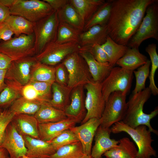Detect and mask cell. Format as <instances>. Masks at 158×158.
<instances>
[{
  "instance_id": "ab89813d",
  "label": "cell",
  "mask_w": 158,
  "mask_h": 158,
  "mask_svg": "<svg viewBox=\"0 0 158 158\" xmlns=\"http://www.w3.org/2000/svg\"><path fill=\"white\" fill-rule=\"evenodd\" d=\"M37 92L43 104H48L52 95V83L41 82H30Z\"/></svg>"
},
{
  "instance_id": "74e56055",
  "label": "cell",
  "mask_w": 158,
  "mask_h": 158,
  "mask_svg": "<svg viewBox=\"0 0 158 158\" xmlns=\"http://www.w3.org/2000/svg\"><path fill=\"white\" fill-rule=\"evenodd\" d=\"M150 65V61L148 59L146 63L138 68L137 71H133L135 77L136 84L133 94L140 92L146 88L145 82L149 76Z\"/></svg>"
},
{
  "instance_id": "484cf974",
  "label": "cell",
  "mask_w": 158,
  "mask_h": 158,
  "mask_svg": "<svg viewBox=\"0 0 158 158\" xmlns=\"http://www.w3.org/2000/svg\"><path fill=\"white\" fill-rule=\"evenodd\" d=\"M59 23L66 24L82 32L83 31L85 23L75 9L69 2L57 11Z\"/></svg>"
},
{
  "instance_id": "83f0119b",
  "label": "cell",
  "mask_w": 158,
  "mask_h": 158,
  "mask_svg": "<svg viewBox=\"0 0 158 158\" xmlns=\"http://www.w3.org/2000/svg\"><path fill=\"white\" fill-rule=\"evenodd\" d=\"M55 66L48 65L37 61L32 68L30 82L53 83L55 81Z\"/></svg>"
},
{
  "instance_id": "b9f144b4",
  "label": "cell",
  "mask_w": 158,
  "mask_h": 158,
  "mask_svg": "<svg viewBox=\"0 0 158 158\" xmlns=\"http://www.w3.org/2000/svg\"><path fill=\"white\" fill-rule=\"evenodd\" d=\"M14 115L9 109L0 111V148L6 129Z\"/></svg>"
},
{
  "instance_id": "8fae6325",
  "label": "cell",
  "mask_w": 158,
  "mask_h": 158,
  "mask_svg": "<svg viewBox=\"0 0 158 158\" xmlns=\"http://www.w3.org/2000/svg\"><path fill=\"white\" fill-rule=\"evenodd\" d=\"M80 47L77 42L60 44L55 41L48 44L41 52L35 56L38 62L55 66L62 62L69 55L78 51Z\"/></svg>"
},
{
  "instance_id": "60d3db41",
  "label": "cell",
  "mask_w": 158,
  "mask_h": 158,
  "mask_svg": "<svg viewBox=\"0 0 158 158\" xmlns=\"http://www.w3.org/2000/svg\"><path fill=\"white\" fill-rule=\"evenodd\" d=\"M80 48L90 52L97 61L102 63L108 62L107 55L101 45L95 44L91 46L80 47Z\"/></svg>"
},
{
  "instance_id": "f6af8a7d",
  "label": "cell",
  "mask_w": 158,
  "mask_h": 158,
  "mask_svg": "<svg viewBox=\"0 0 158 158\" xmlns=\"http://www.w3.org/2000/svg\"><path fill=\"white\" fill-rule=\"evenodd\" d=\"M13 32L6 22L0 23V40H9L13 37Z\"/></svg>"
},
{
  "instance_id": "7bdbcfd3",
  "label": "cell",
  "mask_w": 158,
  "mask_h": 158,
  "mask_svg": "<svg viewBox=\"0 0 158 158\" xmlns=\"http://www.w3.org/2000/svg\"><path fill=\"white\" fill-rule=\"evenodd\" d=\"M55 66V81L57 83L67 86L68 79V74L67 70L62 62Z\"/></svg>"
},
{
  "instance_id": "e0dca14e",
  "label": "cell",
  "mask_w": 158,
  "mask_h": 158,
  "mask_svg": "<svg viewBox=\"0 0 158 158\" xmlns=\"http://www.w3.org/2000/svg\"><path fill=\"white\" fill-rule=\"evenodd\" d=\"M85 99L84 86L80 85L73 88L70 104L64 111L67 117L75 118L79 122L82 121L86 114Z\"/></svg>"
},
{
  "instance_id": "7402d4cb",
  "label": "cell",
  "mask_w": 158,
  "mask_h": 158,
  "mask_svg": "<svg viewBox=\"0 0 158 158\" xmlns=\"http://www.w3.org/2000/svg\"><path fill=\"white\" fill-rule=\"evenodd\" d=\"M108 35L107 25H95L81 32L79 44L80 47L95 44L102 45L105 42Z\"/></svg>"
},
{
  "instance_id": "8d00e7d4",
  "label": "cell",
  "mask_w": 158,
  "mask_h": 158,
  "mask_svg": "<svg viewBox=\"0 0 158 158\" xmlns=\"http://www.w3.org/2000/svg\"><path fill=\"white\" fill-rule=\"evenodd\" d=\"M85 155L82 145L78 142L59 148L50 158H82Z\"/></svg>"
},
{
  "instance_id": "e575fe53",
  "label": "cell",
  "mask_w": 158,
  "mask_h": 158,
  "mask_svg": "<svg viewBox=\"0 0 158 158\" xmlns=\"http://www.w3.org/2000/svg\"><path fill=\"white\" fill-rule=\"evenodd\" d=\"M82 32L66 24L59 23L55 42L60 44L71 42L79 43Z\"/></svg>"
},
{
  "instance_id": "9c48e42d",
  "label": "cell",
  "mask_w": 158,
  "mask_h": 158,
  "mask_svg": "<svg viewBox=\"0 0 158 158\" xmlns=\"http://www.w3.org/2000/svg\"><path fill=\"white\" fill-rule=\"evenodd\" d=\"M10 9L11 15L21 16L33 23L47 17L54 11L43 0H16Z\"/></svg>"
},
{
  "instance_id": "f1b7e54d",
  "label": "cell",
  "mask_w": 158,
  "mask_h": 158,
  "mask_svg": "<svg viewBox=\"0 0 158 158\" xmlns=\"http://www.w3.org/2000/svg\"><path fill=\"white\" fill-rule=\"evenodd\" d=\"M34 116L39 124L57 122L67 117L64 111L56 109L48 104H42Z\"/></svg>"
},
{
  "instance_id": "d4e9b609",
  "label": "cell",
  "mask_w": 158,
  "mask_h": 158,
  "mask_svg": "<svg viewBox=\"0 0 158 158\" xmlns=\"http://www.w3.org/2000/svg\"><path fill=\"white\" fill-rule=\"evenodd\" d=\"M148 59L146 56L140 52L138 49L129 48L116 64L123 69L133 71L146 63Z\"/></svg>"
},
{
  "instance_id": "3957f363",
  "label": "cell",
  "mask_w": 158,
  "mask_h": 158,
  "mask_svg": "<svg viewBox=\"0 0 158 158\" xmlns=\"http://www.w3.org/2000/svg\"><path fill=\"white\" fill-rule=\"evenodd\" d=\"M110 129L113 133L124 132L130 136L138 148L137 158H151L156 156V152L152 146L154 140L151 132L146 126L140 125L133 128L121 121L114 124Z\"/></svg>"
},
{
  "instance_id": "6da1fadb",
  "label": "cell",
  "mask_w": 158,
  "mask_h": 158,
  "mask_svg": "<svg viewBox=\"0 0 158 158\" xmlns=\"http://www.w3.org/2000/svg\"><path fill=\"white\" fill-rule=\"evenodd\" d=\"M107 24L109 36L117 43L127 45L138 28L150 5L157 0H111Z\"/></svg>"
},
{
  "instance_id": "9a60e30c",
  "label": "cell",
  "mask_w": 158,
  "mask_h": 158,
  "mask_svg": "<svg viewBox=\"0 0 158 158\" xmlns=\"http://www.w3.org/2000/svg\"><path fill=\"white\" fill-rule=\"evenodd\" d=\"M100 125L99 119L92 118L80 126H74L69 129L79 139L85 154L91 155L93 140Z\"/></svg>"
},
{
  "instance_id": "7dc6e473",
  "label": "cell",
  "mask_w": 158,
  "mask_h": 158,
  "mask_svg": "<svg viewBox=\"0 0 158 158\" xmlns=\"http://www.w3.org/2000/svg\"><path fill=\"white\" fill-rule=\"evenodd\" d=\"M13 61L7 55L0 52V70H7Z\"/></svg>"
},
{
  "instance_id": "bcb514c9",
  "label": "cell",
  "mask_w": 158,
  "mask_h": 158,
  "mask_svg": "<svg viewBox=\"0 0 158 158\" xmlns=\"http://www.w3.org/2000/svg\"><path fill=\"white\" fill-rule=\"evenodd\" d=\"M47 3L54 10L58 11L68 3V0H43Z\"/></svg>"
},
{
  "instance_id": "1f68e13d",
  "label": "cell",
  "mask_w": 158,
  "mask_h": 158,
  "mask_svg": "<svg viewBox=\"0 0 158 158\" xmlns=\"http://www.w3.org/2000/svg\"><path fill=\"white\" fill-rule=\"evenodd\" d=\"M6 86L0 93V107L11 105L22 96L23 86L14 82L5 80Z\"/></svg>"
},
{
  "instance_id": "c3c4849f",
  "label": "cell",
  "mask_w": 158,
  "mask_h": 158,
  "mask_svg": "<svg viewBox=\"0 0 158 158\" xmlns=\"http://www.w3.org/2000/svg\"><path fill=\"white\" fill-rule=\"evenodd\" d=\"M11 15L10 8L0 4V23L5 22Z\"/></svg>"
},
{
  "instance_id": "7a4b0ae2",
  "label": "cell",
  "mask_w": 158,
  "mask_h": 158,
  "mask_svg": "<svg viewBox=\"0 0 158 158\" xmlns=\"http://www.w3.org/2000/svg\"><path fill=\"white\" fill-rule=\"evenodd\" d=\"M151 94L148 87L136 94H133L127 102V109L122 121L133 128L140 125H145L150 132L157 135L158 131L152 127L150 122L151 120L158 114V107L149 114H146L143 111L144 105Z\"/></svg>"
},
{
  "instance_id": "ac0fdd59",
  "label": "cell",
  "mask_w": 158,
  "mask_h": 158,
  "mask_svg": "<svg viewBox=\"0 0 158 158\" xmlns=\"http://www.w3.org/2000/svg\"><path fill=\"white\" fill-rule=\"evenodd\" d=\"M110 128L100 125L98 128L95 135V144L92 148L91 155L94 158H102L107 151L116 146L118 140L110 138Z\"/></svg>"
},
{
  "instance_id": "9f6ffc18",
  "label": "cell",
  "mask_w": 158,
  "mask_h": 158,
  "mask_svg": "<svg viewBox=\"0 0 158 158\" xmlns=\"http://www.w3.org/2000/svg\"><path fill=\"white\" fill-rule=\"evenodd\" d=\"M1 111V110L0 109V111Z\"/></svg>"
},
{
  "instance_id": "11a10c76",
  "label": "cell",
  "mask_w": 158,
  "mask_h": 158,
  "mask_svg": "<svg viewBox=\"0 0 158 158\" xmlns=\"http://www.w3.org/2000/svg\"><path fill=\"white\" fill-rule=\"evenodd\" d=\"M7 158H10V157H8Z\"/></svg>"
},
{
  "instance_id": "277c9868",
  "label": "cell",
  "mask_w": 158,
  "mask_h": 158,
  "mask_svg": "<svg viewBox=\"0 0 158 158\" xmlns=\"http://www.w3.org/2000/svg\"><path fill=\"white\" fill-rule=\"evenodd\" d=\"M145 16L136 32L127 46L138 49L145 40L152 38L158 41V1L149 5Z\"/></svg>"
},
{
  "instance_id": "681fc988",
  "label": "cell",
  "mask_w": 158,
  "mask_h": 158,
  "mask_svg": "<svg viewBox=\"0 0 158 158\" xmlns=\"http://www.w3.org/2000/svg\"><path fill=\"white\" fill-rule=\"evenodd\" d=\"M7 70H0V93L6 86L5 75Z\"/></svg>"
},
{
  "instance_id": "d6986e66",
  "label": "cell",
  "mask_w": 158,
  "mask_h": 158,
  "mask_svg": "<svg viewBox=\"0 0 158 158\" xmlns=\"http://www.w3.org/2000/svg\"><path fill=\"white\" fill-rule=\"evenodd\" d=\"M27 149V156L34 158H50L56 150L49 142L30 136H23Z\"/></svg>"
},
{
  "instance_id": "30bf717a",
  "label": "cell",
  "mask_w": 158,
  "mask_h": 158,
  "mask_svg": "<svg viewBox=\"0 0 158 158\" xmlns=\"http://www.w3.org/2000/svg\"><path fill=\"white\" fill-rule=\"evenodd\" d=\"M126 96L120 91L114 92L110 95L99 119L101 126L110 128L115 123L122 121L127 108Z\"/></svg>"
},
{
  "instance_id": "8992f818",
  "label": "cell",
  "mask_w": 158,
  "mask_h": 158,
  "mask_svg": "<svg viewBox=\"0 0 158 158\" xmlns=\"http://www.w3.org/2000/svg\"><path fill=\"white\" fill-rule=\"evenodd\" d=\"M59 24L57 11L35 23L34 34L36 55L50 43L56 41Z\"/></svg>"
},
{
  "instance_id": "ffe728a7",
  "label": "cell",
  "mask_w": 158,
  "mask_h": 158,
  "mask_svg": "<svg viewBox=\"0 0 158 158\" xmlns=\"http://www.w3.org/2000/svg\"><path fill=\"white\" fill-rule=\"evenodd\" d=\"M78 52L86 62L93 81L102 83L109 75L113 67L108 62L97 61L90 52L80 47Z\"/></svg>"
},
{
  "instance_id": "ba28073f",
  "label": "cell",
  "mask_w": 158,
  "mask_h": 158,
  "mask_svg": "<svg viewBox=\"0 0 158 158\" xmlns=\"http://www.w3.org/2000/svg\"><path fill=\"white\" fill-rule=\"evenodd\" d=\"M62 62L68 73V87L73 88L93 81L86 62L78 51L69 55Z\"/></svg>"
},
{
  "instance_id": "f5cc1de1",
  "label": "cell",
  "mask_w": 158,
  "mask_h": 158,
  "mask_svg": "<svg viewBox=\"0 0 158 158\" xmlns=\"http://www.w3.org/2000/svg\"><path fill=\"white\" fill-rule=\"evenodd\" d=\"M82 158H94L90 155L85 154Z\"/></svg>"
},
{
  "instance_id": "816d5d0a",
  "label": "cell",
  "mask_w": 158,
  "mask_h": 158,
  "mask_svg": "<svg viewBox=\"0 0 158 158\" xmlns=\"http://www.w3.org/2000/svg\"><path fill=\"white\" fill-rule=\"evenodd\" d=\"M8 152L4 148H0V158H7L8 157Z\"/></svg>"
},
{
  "instance_id": "4dcf8cb0",
  "label": "cell",
  "mask_w": 158,
  "mask_h": 158,
  "mask_svg": "<svg viewBox=\"0 0 158 158\" xmlns=\"http://www.w3.org/2000/svg\"><path fill=\"white\" fill-rule=\"evenodd\" d=\"M101 46L107 55L109 63L112 67L114 66L117 61L123 56L129 48L126 45L117 43L109 35L105 42Z\"/></svg>"
},
{
  "instance_id": "5b68a950",
  "label": "cell",
  "mask_w": 158,
  "mask_h": 158,
  "mask_svg": "<svg viewBox=\"0 0 158 158\" xmlns=\"http://www.w3.org/2000/svg\"><path fill=\"white\" fill-rule=\"evenodd\" d=\"M0 52L16 60L36 55L34 33L22 34L0 42Z\"/></svg>"
},
{
  "instance_id": "cb8c5ba5",
  "label": "cell",
  "mask_w": 158,
  "mask_h": 158,
  "mask_svg": "<svg viewBox=\"0 0 158 158\" xmlns=\"http://www.w3.org/2000/svg\"><path fill=\"white\" fill-rule=\"evenodd\" d=\"M118 142L116 146L106 152L103 155L106 158H137L138 150L128 138H121Z\"/></svg>"
},
{
  "instance_id": "44dd1931",
  "label": "cell",
  "mask_w": 158,
  "mask_h": 158,
  "mask_svg": "<svg viewBox=\"0 0 158 158\" xmlns=\"http://www.w3.org/2000/svg\"><path fill=\"white\" fill-rule=\"evenodd\" d=\"M11 122L18 133L23 136L27 135L40 139L39 124L34 115L25 114H15Z\"/></svg>"
},
{
  "instance_id": "d6a6232c",
  "label": "cell",
  "mask_w": 158,
  "mask_h": 158,
  "mask_svg": "<svg viewBox=\"0 0 158 158\" xmlns=\"http://www.w3.org/2000/svg\"><path fill=\"white\" fill-rule=\"evenodd\" d=\"M111 4V0H109L101 5L85 23L83 31L95 25H107L110 14Z\"/></svg>"
},
{
  "instance_id": "f35d334b",
  "label": "cell",
  "mask_w": 158,
  "mask_h": 158,
  "mask_svg": "<svg viewBox=\"0 0 158 158\" xmlns=\"http://www.w3.org/2000/svg\"><path fill=\"white\" fill-rule=\"evenodd\" d=\"M80 142L75 135L69 129L66 130L51 140L50 143L56 150L59 148L67 145Z\"/></svg>"
},
{
  "instance_id": "52a82bcc",
  "label": "cell",
  "mask_w": 158,
  "mask_h": 158,
  "mask_svg": "<svg viewBox=\"0 0 158 158\" xmlns=\"http://www.w3.org/2000/svg\"><path fill=\"white\" fill-rule=\"evenodd\" d=\"M133 71L119 66L112 68L110 73L101 83L102 91L106 102L110 95L120 91L127 95L130 91L133 78Z\"/></svg>"
},
{
  "instance_id": "db71d44e",
  "label": "cell",
  "mask_w": 158,
  "mask_h": 158,
  "mask_svg": "<svg viewBox=\"0 0 158 158\" xmlns=\"http://www.w3.org/2000/svg\"><path fill=\"white\" fill-rule=\"evenodd\" d=\"M18 158H32V157H28L27 156L25 155H23V156H21L20 157Z\"/></svg>"
},
{
  "instance_id": "f546056e",
  "label": "cell",
  "mask_w": 158,
  "mask_h": 158,
  "mask_svg": "<svg viewBox=\"0 0 158 158\" xmlns=\"http://www.w3.org/2000/svg\"><path fill=\"white\" fill-rule=\"evenodd\" d=\"M9 25L15 37L22 34L34 33L35 23L20 16L11 15L5 21Z\"/></svg>"
},
{
  "instance_id": "7c38bea8",
  "label": "cell",
  "mask_w": 158,
  "mask_h": 158,
  "mask_svg": "<svg viewBox=\"0 0 158 158\" xmlns=\"http://www.w3.org/2000/svg\"><path fill=\"white\" fill-rule=\"evenodd\" d=\"M84 86L87 91L85 99L86 114L81 124L91 118L100 119L106 103L102 93L101 83L93 81Z\"/></svg>"
},
{
  "instance_id": "836d02e7",
  "label": "cell",
  "mask_w": 158,
  "mask_h": 158,
  "mask_svg": "<svg viewBox=\"0 0 158 158\" xmlns=\"http://www.w3.org/2000/svg\"><path fill=\"white\" fill-rule=\"evenodd\" d=\"M42 104L37 101L29 100L21 96L11 105L9 109L15 115L25 114L34 115Z\"/></svg>"
},
{
  "instance_id": "2e32d148",
  "label": "cell",
  "mask_w": 158,
  "mask_h": 158,
  "mask_svg": "<svg viewBox=\"0 0 158 158\" xmlns=\"http://www.w3.org/2000/svg\"><path fill=\"white\" fill-rule=\"evenodd\" d=\"M79 121L77 119L69 117L59 121L39 124V133L40 139L50 141L63 131L75 126Z\"/></svg>"
},
{
  "instance_id": "f907efd6",
  "label": "cell",
  "mask_w": 158,
  "mask_h": 158,
  "mask_svg": "<svg viewBox=\"0 0 158 158\" xmlns=\"http://www.w3.org/2000/svg\"><path fill=\"white\" fill-rule=\"evenodd\" d=\"M16 0H0V4L9 8L14 4Z\"/></svg>"
},
{
  "instance_id": "ee69618b",
  "label": "cell",
  "mask_w": 158,
  "mask_h": 158,
  "mask_svg": "<svg viewBox=\"0 0 158 158\" xmlns=\"http://www.w3.org/2000/svg\"><path fill=\"white\" fill-rule=\"evenodd\" d=\"M21 95L22 97L26 99L37 101L43 104L37 92L33 86L29 83L23 86Z\"/></svg>"
},
{
  "instance_id": "603a6c76",
  "label": "cell",
  "mask_w": 158,
  "mask_h": 158,
  "mask_svg": "<svg viewBox=\"0 0 158 158\" xmlns=\"http://www.w3.org/2000/svg\"><path fill=\"white\" fill-rule=\"evenodd\" d=\"M73 88L54 82L51 86L52 95L48 104L58 109L64 111L70 102Z\"/></svg>"
},
{
  "instance_id": "d590c367",
  "label": "cell",
  "mask_w": 158,
  "mask_h": 158,
  "mask_svg": "<svg viewBox=\"0 0 158 158\" xmlns=\"http://www.w3.org/2000/svg\"><path fill=\"white\" fill-rule=\"evenodd\" d=\"M156 44L152 43L149 44L145 48V51L148 54L151 65L149 75L150 84L148 87L152 94L155 96L158 94V88L156 85L154 76L158 68V55L157 51Z\"/></svg>"
},
{
  "instance_id": "5bb4252c",
  "label": "cell",
  "mask_w": 158,
  "mask_h": 158,
  "mask_svg": "<svg viewBox=\"0 0 158 158\" xmlns=\"http://www.w3.org/2000/svg\"><path fill=\"white\" fill-rule=\"evenodd\" d=\"M1 147L6 150L10 158H18L26 154L27 149L23 136L11 121L6 129Z\"/></svg>"
},
{
  "instance_id": "4316f807",
  "label": "cell",
  "mask_w": 158,
  "mask_h": 158,
  "mask_svg": "<svg viewBox=\"0 0 158 158\" xmlns=\"http://www.w3.org/2000/svg\"><path fill=\"white\" fill-rule=\"evenodd\" d=\"M105 2L104 0H70V3L77 11L85 23Z\"/></svg>"
},
{
  "instance_id": "4fadbf2b",
  "label": "cell",
  "mask_w": 158,
  "mask_h": 158,
  "mask_svg": "<svg viewBox=\"0 0 158 158\" xmlns=\"http://www.w3.org/2000/svg\"><path fill=\"white\" fill-rule=\"evenodd\" d=\"M37 62L35 56L13 61L7 69L5 80L23 86L26 85L30 81L32 68Z\"/></svg>"
}]
</instances>
